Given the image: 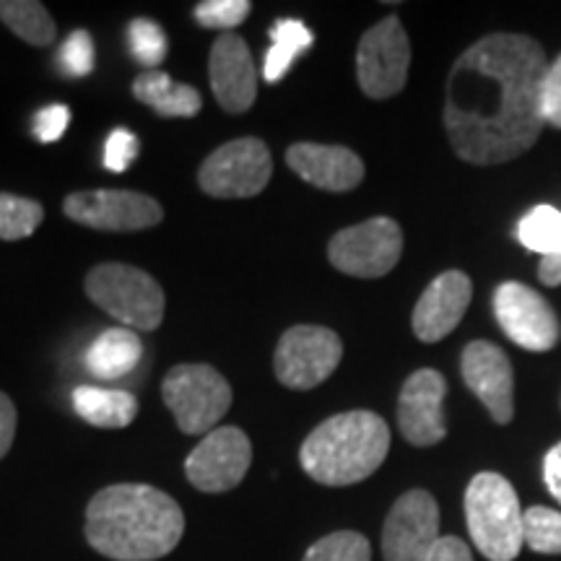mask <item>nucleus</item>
Wrapping results in <instances>:
<instances>
[{
  "mask_svg": "<svg viewBox=\"0 0 561 561\" xmlns=\"http://www.w3.org/2000/svg\"><path fill=\"white\" fill-rule=\"evenodd\" d=\"M58 66L62 68V73L73 76V79H81V76H89L94 70V42H91V34L87 30H76L62 42Z\"/></svg>",
  "mask_w": 561,
  "mask_h": 561,
  "instance_id": "7c9ffc66",
  "label": "nucleus"
},
{
  "mask_svg": "<svg viewBox=\"0 0 561 561\" xmlns=\"http://www.w3.org/2000/svg\"><path fill=\"white\" fill-rule=\"evenodd\" d=\"M462 380L468 390L486 405L496 424H510L515 416V375L507 354L489 341H473L460 356Z\"/></svg>",
  "mask_w": 561,
  "mask_h": 561,
  "instance_id": "dca6fc26",
  "label": "nucleus"
},
{
  "mask_svg": "<svg viewBox=\"0 0 561 561\" xmlns=\"http://www.w3.org/2000/svg\"><path fill=\"white\" fill-rule=\"evenodd\" d=\"M447 382L437 369H419L405 380L398 398V426L413 447H432L447 437Z\"/></svg>",
  "mask_w": 561,
  "mask_h": 561,
  "instance_id": "2eb2a0df",
  "label": "nucleus"
},
{
  "mask_svg": "<svg viewBox=\"0 0 561 561\" xmlns=\"http://www.w3.org/2000/svg\"><path fill=\"white\" fill-rule=\"evenodd\" d=\"M140 153V140L136 133L125 130V128H117L110 133L107 144H104V167H107L110 172H125L133 161L138 159Z\"/></svg>",
  "mask_w": 561,
  "mask_h": 561,
  "instance_id": "2f4dec72",
  "label": "nucleus"
},
{
  "mask_svg": "<svg viewBox=\"0 0 561 561\" xmlns=\"http://www.w3.org/2000/svg\"><path fill=\"white\" fill-rule=\"evenodd\" d=\"M62 210L70 221L96 231H140L164 219L157 198L136 191H81L70 193Z\"/></svg>",
  "mask_w": 561,
  "mask_h": 561,
  "instance_id": "9b49d317",
  "label": "nucleus"
},
{
  "mask_svg": "<svg viewBox=\"0 0 561 561\" xmlns=\"http://www.w3.org/2000/svg\"><path fill=\"white\" fill-rule=\"evenodd\" d=\"M494 314L512 343L528 351H551L561 325L553 307L520 280H504L494 291Z\"/></svg>",
  "mask_w": 561,
  "mask_h": 561,
  "instance_id": "4468645a",
  "label": "nucleus"
},
{
  "mask_svg": "<svg viewBox=\"0 0 561 561\" xmlns=\"http://www.w3.org/2000/svg\"><path fill=\"white\" fill-rule=\"evenodd\" d=\"M286 164L301 180L328 193H348L364 180V161L346 146L294 144L286 151Z\"/></svg>",
  "mask_w": 561,
  "mask_h": 561,
  "instance_id": "6ab92c4d",
  "label": "nucleus"
},
{
  "mask_svg": "<svg viewBox=\"0 0 561 561\" xmlns=\"http://www.w3.org/2000/svg\"><path fill=\"white\" fill-rule=\"evenodd\" d=\"M87 294L110 318L136 331H157L164 320L159 280L128 263H102L89 271Z\"/></svg>",
  "mask_w": 561,
  "mask_h": 561,
  "instance_id": "39448f33",
  "label": "nucleus"
},
{
  "mask_svg": "<svg viewBox=\"0 0 561 561\" xmlns=\"http://www.w3.org/2000/svg\"><path fill=\"white\" fill-rule=\"evenodd\" d=\"M411 42L401 19H382L364 34L356 53V79L369 100H390L409 81Z\"/></svg>",
  "mask_w": 561,
  "mask_h": 561,
  "instance_id": "6e6552de",
  "label": "nucleus"
},
{
  "mask_svg": "<svg viewBox=\"0 0 561 561\" xmlns=\"http://www.w3.org/2000/svg\"><path fill=\"white\" fill-rule=\"evenodd\" d=\"M541 110L546 123L553 125V128H561V55L551 62L543 76Z\"/></svg>",
  "mask_w": 561,
  "mask_h": 561,
  "instance_id": "72a5a7b5",
  "label": "nucleus"
},
{
  "mask_svg": "<svg viewBox=\"0 0 561 561\" xmlns=\"http://www.w3.org/2000/svg\"><path fill=\"white\" fill-rule=\"evenodd\" d=\"M73 409L87 424L100 430H125L138 416V401L133 392L91 385L73 390Z\"/></svg>",
  "mask_w": 561,
  "mask_h": 561,
  "instance_id": "4be33fe9",
  "label": "nucleus"
},
{
  "mask_svg": "<svg viewBox=\"0 0 561 561\" xmlns=\"http://www.w3.org/2000/svg\"><path fill=\"white\" fill-rule=\"evenodd\" d=\"M185 533L180 504L149 483H115L96 491L87 507V541L115 561H157Z\"/></svg>",
  "mask_w": 561,
  "mask_h": 561,
  "instance_id": "f03ea898",
  "label": "nucleus"
},
{
  "mask_svg": "<svg viewBox=\"0 0 561 561\" xmlns=\"http://www.w3.org/2000/svg\"><path fill=\"white\" fill-rule=\"evenodd\" d=\"M439 507L424 489L405 491L382 528L385 561H426L439 541Z\"/></svg>",
  "mask_w": 561,
  "mask_h": 561,
  "instance_id": "ddd939ff",
  "label": "nucleus"
},
{
  "mask_svg": "<svg viewBox=\"0 0 561 561\" xmlns=\"http://www.w3.org/2000/svg\"><path fill=\"white\" fill-rule=\"evenodd\" d=\"M252 445L250 437L237 426H219L187 455L185 476L198 491L221 494L242 483L250 471Z\"/></svg>",
  "mask_w": 561,
  "mask_h": 561,
  "instance_id": "f8f14e48",
  "label": "nucleus"
},
{
  "mask_svg": "<svg viewBox=\"0 0 561 561\" xmlns=\"http://www.w3.org/2000/svg\"><path fill=\"white\" fill-rule=\"evenodd\" d=\"M517 240L525 250L541 257L561 255V210L553 206H536L517 224Z\"/></svg>",
  "mask_w": 561,
  "mask_h": 561,
  "instance_id": "393cba45",
  "label": "nucleus"
},
{
  "mask_svg": "<svg viewBox=\"0 0 561 561\" xmlns=\"http://www.w3.org/2000/svg\"><path fill=\"white\" fill-rule=\"evenodd\" d=\"M161 396L182 434H210L219 430L231 405L229 382L208 364L172 367L161 382Z\"/></svg>",
  "mask_w": 561,
  "mask_h": 561,
  "instance_id": "423d86ee",
  "label": "nucleus"
},
{
  "mask_svg": "<svg viewBox=\"0 0 561 561\" xmlns=\"http://www.w3.org/2000/svg\"><path fill=\"white\" fill-rule=\"evenodd\" d=\"M273 159L261 138H237L203 161L198 185L210 198H255L268 187Z\"/></svg>",
  "mask_w": 561,
  "mask_h": 561,
  "instance_id": "0eeeda50",
  "label": "nucleus"
},
{
  "mask_svg": "<svg viewBox=\"0 0 561 561\" xmlns=\"http://www.w3.org/2000/svg\"><path fill=\"white\" fill-rule=\"evenodd\" d=\"M312 32L297 19H278L271 26V50L263 62V79L268 83H278L289 73L294 60L301 53L310 50Z\"/></svg>",
  "mask_w": 561,
  "mask_h": 561,
  "instance_id": "5701e85b",
  "label": "nucleus"
},
{
  "mask_svg": "<svg viewBox=\"0 0 561 561\" xmlns=\"http://www.w3.org/2000/svg\"><path fill=\"white\" fill-rule=\"evenodd\" d=\"M208 79L216 102L229 115H242L255 104L257 70L240 34L224 32L216 37L208 58Z\"/></svg>",
  "mask_w": 561,
  "mask_h": 561,
  "instance_id": "f3484780",
  "label": "nucleus"
},
{
  "mask_svg": "<svg viewBox=\"0 0 561 561\" xmlns=\"http://www.w3.org/2000/svg\"><path fill=\"white\" fill-rule=\"evenodd\" d=\"M144 356V343L130 328H110L87 351V369L100 380H121Z\"/></svg>",
  "mask_w": 561,
  "mask_h": 561,
  "instance_id": "412c9836",
  "label": "nucleus"
},
{
  "mask_svg": "<svg viewBox=\"0 0 561 561\" xmlns=\"http://www.w3.org/2000/svg\"><path fill=\"white\" fill-rule=\"evenodd\" d=\"M0 21L34 47H50L58 34L50 11L37 0H0Z\"/></svg>",
  "mask_w": 561,
  "mask_h": 561,
  "instance_id": "b1692460",
  "label": "nucleus"
},
{
  "mask_svg": "<svg viewBox=\"0 0 561 561\" xmlns=\"http://www.w3.org/2000/svg\"><path fill=\"white\" fill-rule=\"evenodd\" d=\"M42 219H45L42 203L21 198V195L0 193V240H26V237H32L39 229Z\"/></svg>",
  "mask_w": 561,
  "mask_h": 561,
  "instance_id": "a878e982",
  "label": "nucleus"
},
{
  "mask_svg": "<svg viewBox=\"0 0 561 561\" xmlns=\"http://www.w3.org/2000/svg\"><path fill=\"white\" fill-rule=\"evenodd\" d=\"M70 123V110L66 104H50V107H42L34 115V136L42 144H55L62 138V133L68 130Z\"/></svg>",
  "mask_w": 561,
  "mask_h": 561,
  "instance_id": "473e14b6",
  "label": "nucleus"
},
{
  "mask_svg": "<svg viewBox=\"0 0 561 561\" xmlns=\"http://www.w3.org/2000/svg\"><path fill=\"white\" fill-rule=\"evenodd\" d=\"M341 359L343 343L339 333L322 325H294L280 335L273 369L284 388L312 390L339 369Z\"/></svg>",
  "mask_w": 561,
  "mask_h": 561,
  "instance_id": "9d476101",
  "label": "nucleus"
},
{
  "mask_svg": "<svg viewBox=\"0 0 561 561\" xmlns=\"http://www.w3.org/2000/svg\"><path fill=\"white\" fill-rule=\"evenodd\" d=\"M16 405L5 392H0V460L11 450L13 437H16Z\"/></svg>",
  "mask_w": 561,
  "mask_h": 561,
  "instance_id": "f704fd0d",
  "label": "nucleus"
},
{
  "mask_svg": "<svg viewBox=\"0 0 561 561\" xmlns=\"http://www.w3.org/2000/svg\"><path fill=\"white\" fill-rule=\"evenodd\" d=\"M133 96L161 117H195L203 107L198 89L178 83L164 70H146L133 81Z\"/></svg>",
  "mask_w": 561,
  "mask_h": 561,
  "instance_id": "aec40b11",
  "label": "nucleus"
},
{
  "mask_svg": "<svg viewBox=\"0 0 561 561\" xmlns=\"http://www.w3.org/2000/svg\"><path fill=\"white\" fill-rule=\"evenodd\" d=\"M390 453V430L371 411H346L314 426L299 450L305 473L322 486H351L369 479Z\"/></svg>",
  "mask_w": 561,
  "mask_h": 561,
  "instance_id": "7ed1b4c3",
  "label": "nucleus"
},
{
  "mask_svg": "<svg viewBox=\"0 0 561 561\" xmlns=\"http://www.w3.org/2000/svg\"><path fill=\"white\" fill-rule=\"evenodd\" d=\"M426 561H473V553L458 536H442Z\"/></svg>",
  "mask_w": 561,
  "mask_h": 561,
  "instance_id": "c9c22d12",
  "label": "nucleus"
},
{
  "mask_svg": "<svg viewBox=\"0 0 561 561\" xmlns=\"http://www.w3.org/2000/svg\"><path fill=\"white\" fill-rule=\"evenodd\" d=\"M525 546L536 553H561V512L551 507H530L523 515Z\"/></svg>",
  "mask_w": 561,
  "mask_h": 561,
  "instance_id": "bb28decb",
  "label": "nucleus"
},
{
  "mask_svg": "<svg viewBox=\"0 0 561 561\" xmlns=\"http://www.w3.org/2000/svg\"><path fill=\"white\" fill-rule=\"evenodd\" d=\"M523 507L517 491L500 473H479L466 489V520L476 549L489 561H512L520 553Z\"/></svg>",
  "mask_w": 561,
  "mask_h": 561,
  "instance_id": "20e7f679",
  "label": "nucleus"
},
{
  "mask_svg": "<svg viewBox=\"0 0 561 561\" xmlns=\"http://www.w3.org/2000/svg\"><path fill=\"white\" fill-rule=\"evenodd\" d=\"M252 3L250 0H203L195 5V19L206 30H237L244 19L250 16Z\"/></svg>",
  "mask_w": 561,
  "mask_h": 561,
  "instance_id": "c756f323",
  "label": "nucleus"
},
{
  "mask_svg": "<svg viewBox=\"0 0 561 561\" xmlns=\"http://www.w3.org/2000/svg\"><path fill=\"white\" fill-rule=\"evenodd\" d=\"M403 252V231L388 216H375L341 229L328 244L333 268L354 278H380L396 268Z\"/></svg>",
  "mask_w": 561,
  "mask_h": 561,
  "instance_id": "1a4fd4ad",
  "label": "nucleus"
},
{
  "mask_svg": "<svg viewBox=\"0 0 561 561\" xmlns=\"http://www.w3.org/2000/svg\"><path fill=\"white\" fill-rule=\"evenodd\" d=\"M305 561H371V549L362 533L339 530L312 543Z\"/></svg>",
  "mask_w": 561,
  "mask_h": 561,
  "instance_id": "cd10ccee",
  "label": "nucleus"
},
{
  "mask_svg": "<svg viewBox=\"0 0 561 561\" xmlns=\"http://www.w3.org/2000/svg\"><path fill=\"white\" fill-rule=\"evenodd\" d=\"M543 47L525 34H489L455 60L445 128L455 153L476 167L504 164L536 146L543 130Z\"/></svg>",
  "mask_w": 561,
  "mask_h": 561,
  "instance_id": "f257e3e1",
  "label": "nucleus"
},
{
  "mask_svg": "<svg viewBox=\"0 0 561 561\" xmlns=\"http://www.w3.org/2000/svg\"><path fill=\"white\" fill-rule=\"evenodd\" d=\"M473 297L471 278L462 271L442 273L426 286L413 310V333L419 341L437 343L460 325Z\"/></svg>",
  "mask_w": 561,
  "mask_h": 561,
  "instance_id": "a211bd4d",
  "label": "nucleus"
},
{
  "mask_svg": "<svg viewBox=\"0 0 561 561\" xmlns=\"http://www.w3.org/2000/svg\"><path fill=\"white\" fill-rule=\"evenodd\" d=\"M543 481L551 496L561 504V442L553 445L543 458Z\"/></svg>",
  "mask_w": 561,
  "mask_h": 561,
  "instance_id": "e433bc0d",
  "label": "nucleus"
},
{
  "mask_svg": "<svg viewBox=\"0 0 561 561\" xmlns=\"http://www.w3.org/2000/svg\"><path fill=\"white\" fill-rule=\"evenodd\" d=\"M538 278L546 286H561V255L543 257L541 265H538Z\"/></svg>",
  "mask_w": 561,
  "mask_h": 561,
  "instance_id": "4c0bfd02",
  "label": "nucleus"
},
{
  "mask_svg": "<svg viewBox=\"0 0 561 561\" xmlns=\"http://www.w3.org/2000/svg\"><path fill=\"white\" fill-rule=\"evenodd\" d=\"M128 45L133 58L149 70H159L167 58V37L164 30L151 19H136L128 26Z\"/></svg>",
  "mask_w": 561,
  "mask_h": 561,
  "instance_id": "c85d7f7f",
  "label": "nucleus"
}]
</instances>
